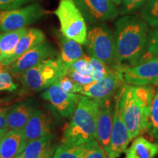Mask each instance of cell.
Here are the masks:
<instances>
[{
	"mask_svg": "<svg viewBox=\"0 0 158 158\" xmlns=\"http://www.w3.org/2000/svg\"><path fill=\"white\" fill-rule=\"evenodd\" d=\"M147 132L158 141V90L156 91L153 98Z\"/></svg>",
	"mask_w": 158,
	"mask_h": 158,
	"instance_id": "26",
	"label": "cell"
},
{
	"mask_svg": "<svg viewBox=\"0 0 158 158\" xmlns=\"http://www.w3.org/2000/svg\"><path fill=\"white\" fill-rule=\"evenodd\" d=\"M98 102L95 140L108 154L113 126L114 101L111 98Z\"/></svg>",
	"mask_w": 158,
	"mask_h": 158,
	"instance_id": "14",
	"label": "cell"
},
{
	"mask_svg": "<svg viewBox=\"0 0 158 158\" xmlns=\"http://www.w3.org/2000/svg\"><path fill=\"white\" fill-rule=\"evenodd\" d=\"M83 158H110L95 139L81 146Z\"/></svg>",
	"mask_w": 158,
	"mask_h": 158,
	"instance_id": "24",
	"label": "cell"
},
{
	"mask_svg": "<svg viewBox=\"0 0 158 158\" xmlns=\"http://www.w3.org/2000/svg\"><path fill=\"white\" fill-rule=\"evenodd\" d=\"M11 107L12 106H7V107L5 106L0 108V130L7 129V117Z\"/></svg>",
	"mask_w": 158,
	"mask_h": 158,
	"instance_id": "35",
	"label": "cell"
},
{
	"mask_svg": "<svg viewBox=\"0 0 158 158\" xmlns=\"http://www.w3.org/2000/svg\"><path fill=\"white\" fill-rule=\"evenodd\" d=\"M85 44L90 56L100 59L111 68L122 67L115 39L107 25L100 23L92 27Z\"/></svg>",
	"mask_w": 158,
	"mask_h": 158,
	"instance_id": "5",
	"label": "cell"
},
{
	"mask_svg": "<svg viewBox=\"0 0 158 158\" xmlns=\"http://www.w3.org/2000/svg\"><path fill=\"white\" fill-rule=\"evenodd\" d=\"M17 88L18 85L13 81L10 71L4 68L0 70V92H13Z\"/></svg>",
	"mask_w": 158,
	"mask_h": 158,
	"instance_id": "31",
	"label": "cell"
},
{
	"mask_svg": "<svg viewBox=\"0 0 158 158\" xmlns=\"http://www.w3.org/2000/svg\"><path fill=\"white\" fill-rule=\"evenodd\" d=\"M89 23H101L111 21L118 17V9L112 0H74Z\"/></svg>",
	"mask_w": 158,
	"mask_h": 158,
	"instance_id": "11",
	"label": "cell"
},
{
	"mask_svg": "<svg viewBox=\"0 0 158 158\" xmlns=\"http://www.w3.org/2000/svg\"><path fill=\"white\" fill-rule=\"evenodd\" d=\"M68 70H73L78 73L83 75H92L93 73V68L88 59V56L84 55L82 58L78 59L76 62H73L68 67Z\"/></svg>",
	"mask_w": 158,
	"mask_h": 158,
	"instance_id": "28",
	"label": "cell"
},
{
	"mask_svg": "<svg viewBox=\"0 0 158 158\" xmlns=\"http://www.w3.org/2000/svg\"><path fill=\"white\" fill-rule=\"evenodd\" d=\"M35 108L30 102H23L12 106L7 117V129L23 130Z\"/></svg>",
	"mask_w": 158,
	"mask_h": 158,
	"instance_id": "18",
	"label": "cell"
},
{
	"mask_svg": "<svg viewBox=\"0 0 158 158\" xmlns=\"http://www.w3.org/2000/svg\"><path fill=\"white\" fill-rule=\"evenodd\" d=\"M33 0H0V10H10L21 7Z\"/></svg>",
	"mask_w": 158,
	"mask_h": 158,
	"instance_id": "34",
	"label": "cell"
},
{
	"mask_svg": "<svg viewBox=\"0 0 158 158\" xmlns=\"http://www.w3.org/2000/svg\"><path fill=\"white\" fill-rule=\"evenodd\" d=\"M7 131V129H3V130H0V138L4 134H5L6 132Z\"/></svg>",
	"mask_w": 158,
	"mask_h": 158,
	"instance_id": "37",
	"label": "cell"
},
{
	"mask_svg": "<svg viewBox=\"0 0 158 158\" xmlns=\"http://www.w3.org/2000/svg\"><path fill=\"white\" fill-rule=\"evenodd\" d=\"M60 23V30L63 36L85 44L87 37V27L82 13L74 0H60L54 11Z\"/></svg>",
	"mask_w": 158,
	"mask_h": 158,
	"instance_id": "6",
	"label": "cell"
},
{
	"mask_svg": "<svg viewBox=\"0 0 158 158\" xmlns=\"http://www.w3.org/2000/svg\"><path fill=\"white\" fill-rule=\"evenodd\" d=\"M156 56H158V28L149 35L146 54L142 61Z\"/></svg>",
	"mask_w": 158,
	"mask_h": 158,
	"instance_id": "29",
	"label": "cell"
},
{
	"mask_svg": "<svg viewBox=\"0 0 158 158\" xmlns=\"http://www.w3.org/2000/svg\"><path fill=\"white\" fill-rule=\"evenodd\" d=\"M124 84L135 86L153 84L158 78V56L142 61L134 66L122 65Z\"/></svg>",
	"mask_w": 158,
	"mask_h": 158,
	"instance_id": "10",
	"label": "cell"
},
{
	"mask_svg": "<svg viewBox=\"0 0 158 158\" xmlns=\"http://www.w3.org/2000/svg\"><path fill=\"white\" fill-rule=\"evenodd\" d=\"M123 84L121 68H114L101 80L84 86L80 94L97 102H102L113 98Z\"/></svg>",
	"mask_w": 158,
	"mask_h": 158,
	"instance_id": "8",
	"label": "cell"
},
{
	"mask_svg": "<svg viewBox=\"0 0 158 158\" xmlns=\"http://www.w3.org/2000/svg\"><path fill=\"white\" fill-rule=\"evenodd\" d=\"M67 75L70 76L75 82L80 85V86H83V87L86 85L89 84L91 83L94 81L93 78L90 75H83L73 70H68Z\"/></svg>",
	"mask_w": 158,
	"mask_h": 158,
	"instance_id": "33",
	"label": "cell"
},
{
	"mask_svg": "<svg viewBox=\"0 0 158 158\" xmlns=\"http://www.w3.org/2000/svg\"><path fill=\"white\" fill-rule=\"evenodd\" d=\"M55 50L49 43L43 42L21 55L7 69L12 74L20 76L23 73L45 59L51 58L55 54Z\"/></svg>",
	"mask_w": 158,
	"mask_h": 158,
	"instance_id": "13",
	"label": "cell"
},
{
	"mask_svg": "<svg viewBox=\"0 0 158 158\" xmlns=\"http://www.w3.org/2000/svg\"><path fill=\"white\" fill-rule=\"evenodd\" d=\"M88 59L93 68V73L91 76L93 78L94 81H98L101 80L102 78H103L105 76L109 73L112 69H114L110 68L101 60L94 58V57L88 56Z\"/></svg>",
	"mask_w": 158,
	"mask_h": 158,
	"instance_id": "27",
	"label": "cell"
},
{
	"mask_svg": "<svg viewBox=\"0 0 158 158\" xmlns=\"http://www.w3.org/2000/svg\"><path fill=\"white\" fill-rule=\"evenodd\" d=\"M112 2H113L116 5H121L122 0H112Z\"/></svg>",
	"mask_w": 158,
	"mask_h": 158,
	"instance_id": "36",
	"label": "cell"
},
{
	"mask_svg": "<svg viewBox=\"0 0 158 158\" xmlns=\"http://www.w3.org/2000/svg\"><path fill=\"white\" fill-rule=\"evenodd\" d=\"M13 158H23V156H22V154H20V155L15 156V157H13Z\"/></svg>",
	"mask_w": 158,
	"mask_h": 158,
	"instance_id": "38",
	"label": "cell"
},
{
	"mask_svg": "<svg viewBox=\"0 0 158 158\" xmlns=\"http://www.w3.org/2000/svg\"><path fill=\"white\" fill-rule=\"evenodd\" d=\"M149 1V0H122L119 14H133L135 11L143 7Z\"/></svg>",
	"mask_w": 158,
	"mask_h": 158,
	"instance_id": "30",
	"label": "cell"
},
{
	"mask_svg": "<svg viewBox=\"0 0 158 158\" xmlns=\"http://www.w3.org/2000/svg\"><path fill=\"white\" fill-rule=\"evenodd\" d=\"M44 14L45 10L39 4H31L10 10H0V32L24 28Z\"/></svg>",
	"mask_w": 158,
	"mask_h": 158,
	"instance_id": "7",
	"label": "cell"
},
{
	"mask_svg": "<svg viewBox=\"0 0 158 158\" xmlns=\"http://www.w3.org/2000/svg\"><path fill=\"white\" fill-rule=\"evenodd\" d=\"M52 134L28 142L22 152L23 158H52Z\"/></svg>",
	"mask_w": 158,
	"mask_h": 158,
	"instance_id": "19",
	"label": "cell"
},
{
	"mask_svg": "<svg viewBox=\"0 0 158 158\" xmlns=\"http://www.w3.org/2000/svg\"><path fill=\"white\" fill-rule=\"evenodd\" d=\"M27 143L22 130H10L0 138V158H13L20 155Z\"/></svg>",
	"mask_w": 158,
	"mask_h": 158,
	"instance_id": "17",
	"label": "cell"
},
{
	"mask_svg": "<svg viewBox=\"0 0 158 158\" xmlns=\"http://www.w3.org/2000/svg\"><path fill=\"white\" fill-rule=\"evenodd\" d=\"M122 88V87H121ZM121 88L118 90L114 99L113 126L108 155L110 158H117L125 152L130 140L127 129L124 124L121 111Z\"/></svg>",
	"mask_w": 158,
	"mask_h": 158,
	"instance_id": "9",
	"label": "cell"
},
{
	"mask_svg": "<svg viewBox=\"0 0 158 158\" xmlns=\"http://www.w3.org/2000/svg\"><path fill=\"white\" fill-rule=\"evenodd\" d=\"M56 82L63 90H64L67 92H70V93H80L83 88V86H80V85L75 82L67 74L62 76L60 79H59Z\"/></svg>",
	"mask_w": 158,
	"mask_h": 158,
	"instance_id": "32",
	"label": "cell"
},
{
	"mask_svg": "<svg viewBox=\"0 0 158 158\" xmlns=\"http://www.w3.org/2000/svg\"><path fill=\"white\" fill-rule=\"evenodd\" d=\"M45 36L38 29H28L27 32L19 39L15 46L8 52L0 55V64L5 68L14 62L21 55L35 45L45 42Z\"/></svg>",
	"mask_w": 158,
	"mask_h": 158,
	"instance_id": "15",
	"label": "cell"
},
{
	"mask_svg": "<svg viewBox=\"0 0 158 158\" xmlns=\"http://www.w3.org/2000/svg\"><path fill=\"white\" fill-rule=\"evenodd\" d=\"M153 85H155V86H158V78L155 81V82L153 83Z\"/></svg>",
	"mask_w": 158,
	"mask_h": 158,
	"instance_id": "39",
	"label": "cell"
},
{
	"mask_svg": "<svg viewBox=\"0 0 158 158\" xmlns=\"http://www.w3.org/2000/svg\"><path fill=\"white\" fill-rule=\"evenodd\" d=\"M27 30L28 29L24 27L18 30L0 33V55L8 52L14 48L19 39L27 32Z\"/></svg>",
	"mask_w": 158,
	"mask_h": 158,
	"instance_id": "22",
	"label": "cell"
},
{
	"mask_svg": "<svg viewBox=\"0 0 158 158\" xmlns=\"http://www.w3.org/2000/svg\"><path fill=\"white\" fill-rule=\"evenodd\" d=\"M84 55L80 43L62 36L61 38V53L58 58L68 69L73 62L82 58Z\"/></svg>",
	"mask_w": 158,
	"mask_h": 158,
	"instance_id": "21",
	"label": "cell"
},
{
	"mask_svg": "<svg viewBox=\"0 0 158 158\" xmlns=\"http://www.w3.org/2000/svg\"><path fill=\"white\" fill-rule=\"evenodd\" d=\"M4 102H5V101H4L3 100H2V99H0V106H1V105H2Z\"/></svg>",
	"mask_w": 158,
	"mask_h": 158,
	"instance_id": "40",
	"label": "cell"
},
{
	"mask_svg": "<svg viewBox=\"0 0 158 158\" xmlns=\"http://www.w3.org/2000/svg\"><path fill=\"white\" fill-rule=\"evenodd\" d=\"M158 155V143L137 136L125 150L124 158H155Z\"/></svg>",
	"mask_w": 158,
	"mask_h": 158,
	"instance_id": "20",
	"label": "cell"
},
{
	"mask_svg": "<svg viewBox=\"0 0 158 158\" xmlns=\"http://www.w3.org/2000/svg\"><path fill=\"white\" fill-rule=\"evenodd\" d=\"M121 94V111L130 141L147 133L152 104L156 91L152 85L124 84Z\"/></svg>",
	"mask_w": 158,
	"mask_h": 158,
	"instance_id": "2",
	"label": "cell"
},
{
	"mask_svg": "<svg viewBox=\"0 0 158 158\" xmlns=\"http://www.w3.org/2000/svg\"><path fill=\"white\" fill-rule=\"evenodd\" d=\"M149 35L148 24L141 15L127 14L116 20L114 37L122 65L134 66L143 60Z\"/></svg>",
	"mask_w": 158,
	"mask_h": 158,
	"instance_id": "1",
	"label": "cell"
},
{
	"mask_svg": "<svg viewBox=\"0 0 158 158\" xmlns=\"http://www.w3.org/2000/svg\"><path fill=\"white\" fill-rule=\"evenodd\" d=\"M141 16L148 25L158 28V0H149L141 10Z\"/></svg>",
	"mask_w": 158,
	"mask_h": 158,
	"instance_id": "23",
	"label": "cell"
},
{
	"mask_svg": "<svg viewBox=\"0 0 158 158\" xmlns=\"http://www.w3.org/2000/svg\"><path fill=\"white\" fill-rule=\"evenodd\" d=\"M99 102L82 96L72 118L63 132L62 143L81 147L95 139L96 122Z\"/></svg>",
	"mask_w": 158,
	"mask_h": 158,
	"instance_id": "3",
	"label": "cell"
},
{
	"mask_svg": "<svg viewBox=\"0 0 158 158\" xmlns=\"http://www.w3.org/2000/svg\"><path fill=\"white\" fill-rule=\"evenodd\" d=\"M67 68L59 58L46 59L19 76L24 90L39 92L47 89L65 76Z\"/></svg>",
	"mask_w": 158,
	"mask_h": 158,
	"instance_id": "4",
	"label": "cell"
},
{
	"mask_svg": "<svg viewBox=\"0 0 158 158\" xmlns=\"http://www.w3.org/2000/svg\"><path fill=\"white\" fill-rule=\"evenodd\" d=\"M41 96L50 102L63 117H69L73 114L82 97L81 94L65 92L57 82L47 88Z\"/></svg>",
	"mask_w": 158,
	"mask_h": 158,
	"instance_id": "12",
	"label": "cell"
},
{
	"mask_svg": "<svg viewBox=\"0 0 158 158\" xmlns=\"http://www.w3.org/2000/svg\"><path fill=\"white\" fill-rule=\"evenodd\" d=\"M51 119L41 110H35L22 131L27 143L51 134Z\"/></svg>",
	"mask_w": 158,
	"mask_h": 158,
	"instance_id": "16",
	"label": "cell"
},
{
	"mask_svg": "<svg viewBox=\"0 0 158 158\" xmlns=\"http://www.w3.org/2000/svg\"><path fill=\"white\" fill-rule=\"evenodd\" d=\"M52 158H83L82 148L62 143L56 148Z\"/></svg>",
	"mask_w": 158,
	"mask_h": 158,
	"instance_id": "25",
	"label": "cell"
}]
</instances>
